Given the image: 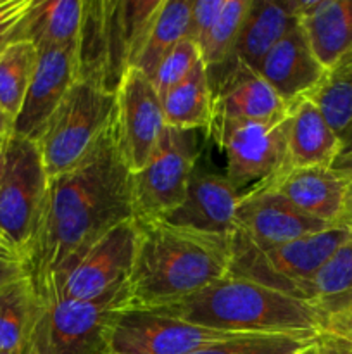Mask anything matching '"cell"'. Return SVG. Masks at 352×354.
Listing matches in <instances>:
<instances>
[{"label": "cell", "instance_id": "cell-21", "mask_svg": "<svg viewBox=\"0 0 352 354\" xmlns=\"http://www.w3.org/2000/svg\"><path fill=\"white\" fill-rule=\"evenodd\" d=\"M297 16L324 69L352 50V0H297Z\"/></svg>", "mask_w": 352, "mask_h": 354}, {"label": "cell", "instance_id": "cell-3", "mask_svg": "<svg viewBox=\"0 0 352 354\" xmlns=\"http://www.w3.org/2000/svg\"><path fill=\"white\" fill-rule=\"evenodd\" d=\"M155 311L230 334L317 335L326 322L314 303L235 275Z\"/></svg>", "mask_w": 352, "mask_h": 354}, {"label": "cell", "instance_id": "cell-10", "mask_svg": "<svg viewBox=\"0 0 352 354\" xmlns=\"http://www.w3.org/2000/svg\"><path fill=\"white\" fill-rule=\"evenodd\" d=\"M137 237L135 218L117 225L52 287L43 301H88L126 287L133 268Z\"/></svg>", "mask_w": 352, "mask_h": 354}, {"label": "cell", "instance_id": "cell-22", "mask_svg": "<svg viewBox=\"0 0 352 354\" xmlns=\"http://www.w3.org/2000/svg\"><path fill=\"white\" fill-rule=\"evenodd\" d=\"M297 24V0H251L231 59L257 69L264 55Z\"/></svg>", "mask_w": 352, "mask_h": 354}, {"label": "cell", "instance_id": "cell-11", "mask_svg": "<svg viewBox=\"0 0 352 354\" xmlns=\"http://www.w3.org/2000/svg\"><path fill=\"white\" fill-rule=\"evenodd\" d=\"M235 335L161 311L124 308L114 322L110 348L117 354H192Z\"/></svg>", "mask_w": 352, "mask_h": 354}, {"label": "cell", "instance_id": "cell-13", "mask_svg": "<svg viewBox=\"0 0 352 354\" xmlns=\"http://www.w3.org/2000/svg\"><path fill=\"white\" fill-rule=\"evenodd\" d=\"M119 145L131 173L147 165L166 128L161 95L148 76L130 68L116 90Z\"/></svg>", "mask_w": 352, "mask_h": 354}, {"label": "cell", "instance_id": "cell-6", "mask_svg": "<svg viewBox=\"0 0 352 354\" xmlns=\"http://www.w3.org/2000/svg\"><path fill=\"white\" fill-rule=\"evenodd\" d=\"M116 118V93L78 80L37 138L48 178L75 168Z\"/></svg>", "mask_w": 352, "mask_h": 354}, {"label": "cell", "instance_id": "cell-4", "mask_svg": "<svg viewBox=\"0 0 352 354\" xmlns=\"http://www.w3.org/2000/svg\"><path fill=\"white\" fill-rule=\"evenodd\" d=\"M351 232L352 228L345 225H335L278 245L254 244L235 232L231 237L230 275L252 280L311 303V280Z\"/></svg>", "mask_w": 352, "mask_h": 354}, {"label": "cell", "instance_id": "cell-41", "mask_svg": "<svg viewBox=\"0 0 352 354\" xmlns=\"http://www.w3.org/2000/svg\"><path fill=\"white\" fill-rule=\"evenodd\" d=\"M12 128H14V120L2 109V107H0V137L12 135Z\"/></svg>", "mask_w": 352, "mask_h": 354}, {"label": "cell", "instance_id": "cell-20", "mask_svg": "<svg viewBox=\"0 0 352 354\" xmlns=\"http://www.w3.org/2000/svg\"><path fill=\"white\" fill-rule=\"evenodd\" d=\"M340 154V137L309 97L289 106L286 168L333 166Z\"/></svg>", "mask_w": 352, "mask_h": 354}, {"label": "cell", "instance_id": "cell-12", "mask_svg": "<svg viewBox=\"0 0 352 354\" xmlns=\"http://www.w3.org/2000/svg\"><path fill=\"white\" fill-rule=\"evenodd\" d=\"M76 64L78 80L116 93L124 73L130 69L119 2L85 0V14L76 44Z\"/></svg>", "mask_w": 352, "mask_h": 354}, {"label": "cell", "instance_id": "cell-28", "mask_svg": "<svg viewBox=\"0 0 352 354\" xmlns=\"http://www.w3.org/2000/svg\"><path fill=\"white\" fill-rule=\"evenodd\" d=\"M309 99L340 137L352 124V50L326 69Z\"/></svg>", "mask_w": 352, "mask_h": 354}, {"label": "cell", "instance_id": "cell-40", "mask_svg": "<svg viewBox=\"0 0 352 354\" xmlns=\"http://www.w3.org/2000/svg\"><path fill=\"white\" fill-rule=\"evenodd\" d=\"M340 225L352 228V178H349V192H347V201H345L344 214H342Z\"/></svg>", "mask_w": 352, "mask_h": 354}, {"label": "cell", "instance_id": "cell-43", "mask_svg": "<svg viewBox=\"0 0 352 354\" xmlns=\"http://www.w3.org/2000/svg\"><path fill=\"white\" fill-rule=\"evenodd\" d=\"M340 142H342V154L352 151V124L340 135Z\"/></svg>", "mask_w": 352, "mask_h": 354}, {"label": "cell", "instance_id": "cell-38", "mask_svg": "<svg viewBox=\"0 0 352 354\" xmlns=\"http://www.w3.org/2000/svg\"><path fill=\"white\" fill-rule=\"evenodd\" d=\"M316 354H352V334L351 335H333L317 334L316 337Z\"/></svg>", "mask_w": 352, "mask_h": 354}, {"label": "cell", "instance_id": "cell-14", "mask_svg": "<svg viewBox=\"0 0 352 354\" xmlns=\"http://www.w3.org/2000/svg\"><path fill=\"white\" fill-rule=\"evenodd\" d=\"M330 228L290 204L271 182L242 194L237 207V232L259 245H278Z\"/></svg>", "mask_w": 352, "mask_h": 354}, {"label": "cell", "instance_id": "cell-42", "mask_svg": "<svg viewBox=\"0 0 352 354\" xmlns=\"http://www.w3.org/2000/svg\"><path fill=\"white\" fill-rule=\"evenodd\" d=\"M9 137H0V183H2L3 171H6V159H7V145H9Z\"/></svg>", "mask_w": 352, "mask_h": 354}, {"label": "cell", "instance_id": "cell-23", "mask_svg": "<svg viewBox=\"0 0 352 354\" xmlns=\"http://www.w3.org/2000/svg\"><path fill=\"white\" fill-rule=\"evenodd\" d=\"M85 0H33L17 26L14 40L40 47H76L81 30Z\"/></svg>", "mask_w": 352, "mask_h": 354}, {"label": "cell", "instance_id": "cell-5", "mask_svg": "<svg viewBox=\"0 0 352 354\" xmlns=\"http://www.w3.org/2000/svg\"><path fill=\"white\" fill-rule=\"evenodd\" d=\"M124 308L128 286L97 299L38 303L28 348L33 354H110L114 322Z\"/></svg>", "mask_w": 352, "mask_h": 354}, {"label": "cell", "instance_id": "cell-19", "mask_svg": "<svg viewBox=\"0 0 352 354\" xmlns=\"http://www.w3.org/2000/svg\"><path fill=\"white\" fill-rule=\"evenodd\" d=\"M255 71L275 88L286 106H292L314 92L326 69L311 50L299 23L264 55Z\"/></svg>", "mask_w": 352, "mask_h": 354}, {"label": "cell", "instance_id": "cell-26", "mask_svg": "<svg viewBox=\"0 0 352 354\" xmlns=\"http://www.w3.org/2000/svg\"><path fill=\"white\" fill-rule=\"evenodd\" d=\"M309 294L324 317L352 299V232L311 280Z\"/></svg>", "mask_w": 352, "mask_h": 354}, {"label": "cell", "instance_id": "cell-44", "mask_svg": "<svg viewBox=\"0 0 352 354\" xmlns=\"http://www.w3.org/2000/svg\"><path fill=\"white\" fill-rule=\"evenodd\" d=\"M0 252H14L12 249L9 248V244L6 242V239L2 237V234H0ZM14 254H17V252H14Z\"/></svg>", "mask_w": 352, "mask_h": 354}, {"label": "cell", "instance_id": "cell-7", "mask_svg": "<svg viewBox=\"0 0 352 354\" xmlns=\"http://www.w3.org/2000/svg\"><path fill=\"white\" fill-rule=\"evenodd\" d=\"M197 159V131L166 128L147 165L131 175L137 220H162L183 203Z\"/></svg>", "mask_w": 352, "mask_h": 354}, {"label": "cell", "instance_id": "cell-1", "mask_svg": "<svg viewBox=\"0 0 352 354\" xmlns=\"http://www.w3.org/2000/svg\"><path fill=\"white\" fill-rule=\"evenodd\" d=\"M131 175L114 118L75 168L48 178L33 235L23 252L26 279L38 303L104 235L137 218Z\"/></svg>", "mask_w": 352, "mask_h": 354}, {"label": "cell", "instance_id": "cell-46", "mask_svg": "<svg viewBox=\"0 0 352 354\" xmlns=\"http://www.w3.org/2000/svg\"><path fill=\"white\" fill-rule=\"evenodd\" d=\"M21 351H23V349H21ZM21 351H17V353H0V354H21Z\"/></svg>", "mask_w": 352, "mask_h": 354}, {"label": "cell", "instance_id": "cell-29", "mask_svg": "<svg viewBox=\"0 0 352 354\" xmlns=\"http://www.w3.org/2000/svg\"><path fill=\"white\" fill-rule=\"evenodd\" d=\"M38 48L31 41L17 40L0 54V107L12 120L19 114L26 97Z\"/></svg>", "mask_w": 352, "mask_h": 354}, {"label": "cell", "instance_id": "cell-30", "mask_svg": "<svg viewBox=\"0 0 352 354\" xmlns=\"http://www.w3.org/2000/svg\"><path fill=\"white\" fill-rule=\"evenodd\" d=\"M317 335L238 334L192 354H307L316 348Z\"/></svg>", "mask_w": 352, "mask_h": 354}, {"label": "cell", "instance_id": "cell-15", "mask_svg": "<svg viewBox=\"0 0 352 354\" xmlns=\"http://www.w3.org/2000/svg\"><path fill=\"white\" fill-rule=\"evenodd\" d=\"M216 71H219V76L211 82L214 95L213 124L282 120L289 114V106L275 88L245 62L231 59Z\"/></svg>", "mask_w": 352, "mask_h": 354}, {"label": "cell", "instance_id": "cell-34", "mask_svg": "<svg viewBox=\"0 0 352 354\" xmlns=\"http://www.w3.org/2000/svg\"><path fill=\"white\" fill-rule=\"evenodd\" d=\"M224 0H193L192 14H190V26H188V40L199 47L206 41L211 28L216 23V17L223 7Z\"/></svg>", "mask_w": 352, "mask_h": 354}, {"label": "cell", "instance_id": "cell-8", "mask_svg": "<svg viewBox=\"0 0 352 354\" xmlns=\"http://www.w3.org/2000/svg\"><path fill=\"white\" fill-rule=\"evenodd\" d=\"M47 187L48 173L37 142L10 135L0 183V234L21 258L33 235Z\"/></svg>", "mask_w": 352, "mask_h": 354}, {"label": "cell", "instance_id": "cell-18", "mask_svg": "<svg viewBox=\"0 0 352 354\" xmlns=\"http://www.w3.org/2000/svg\"><path fill=\"white\" fill-rule=\"evenodd\" d=\"M268 182L307 216L330 227L340 225L347 201L349 178L331 166L286 168Z\"/></svg>", "mask_w": 352, "mask_h": 354}, {"label": "cell", "instance_id": "cell-39", "mask_svg": "<svg viewBox=\"0 0 352 354\" xmlns=\"http://www.w3.org/2000/svg\"><path fill=\"white\" fill-rule=\"evenodd\" d=\"M331 168L337 169L338 173L345 175L347 178H352V151L338 156L337 161L333 162V166H331Z\"/></svg>", "mask_w": 352, "mask_h": 354}, {"label": "cell", "instance_id": "cell-17", "mask_svg": "<svg viewBox=\"0 0 352 354\" xmlns=\"http://www.w3.org/2000/svg\"><path fill=\"white\" fill-rule=\"evenodd\" d=\"M242 192L226 175L204 171L195 166L183 203L162 218L176 227L230 239L237 232V207Z\"/></svg>", "mask_w": 352, "mask_h": 354}, {"label": "cell", "instance_id": "cell-24", "mask_svg": "<svg viewBox=\"0 0 352 354\" xmlns=\"http://www.w3.org/2000/svg\"><path fill=\"white\" fill-rule=\"evenodd\" d=\"M161 100L168 127L178 130H209L214 118V95L204 61L183 82L166 92Z\"/></svg>", "mask_w": 352, "mask_h": 354}, {"label": "cell", "instance_id": "cell-33", "mask_svg": "<svg viewBox=\"0 0 352 354\" xmlns=\"http://www.w3.org/2000/svg\"><path fill=\"white\" fill-rule=\"evenodd\" d=\"M202 61L199 47L192 40L185 38L179 41L171 52L164 57V61L159 64L157 71L152 76L155 90L159 95H164L166 92L178 85L179 82L186 78L190 73L195 69V66Z\"/></svg>", "mask_w": 352, "mask_h": 354}, {"label": "cell", "instance_id": "cell-37", "mask_svg": "<svg viewBox=\"0 0 352 354\" xmlns=\"http://www.w3.org/2000/svg\"><path fill=\"white\" fill-rule=\"evenodd\" d=\"M321 332H324V334H333V335L352 334V299L349 301L347 304H344L340 310L328 315L326 322H324V327Z\"/></svg>", "mask_w": 352, "mask_h": 354}, {"label": "cell", "instance_id": "cell-2", "mask_svg": "<svg viewBox=\"0 0 352 354\" xmlns=\"http://www.w3.org/2000/svg\"><path fill=\"white\" fill-rule=\"evenodd\" d=\"M137 228L128 280L130 308L171 306L230 275V239L176 227L166 220H137Z\"/></svg>", "mask_w": 352, "mask_h": 354}, {"label": "cell", "instance_id": "cell-36", "mask_svg": "<svg viewBox=\"0 0 352 354\" xmlns=\"http://www.w3.org/2000/svg\"><path fill=\"white\" fill-rule=\"evenodd\" d=\"M21 279H26L23 258L14 252H0V292Z\"/></svg>", "mask_w": 352, "mask_h": 354}, {"label": "cell", "instance_id": "cell-35", "mask_svg": "<svg viewBox=\"0 0 352 354\" xmlns=\"http://www.w3.org/2000/svg\"><path fill=\"white\" fill-rule=\"evenodd\" d=\"M33 0H0V54L12 44L17 26Z\"/></svg>", "mask_w": 352, "mask_h": 354}, {"label": "cell", "instance_id": "cell-47", "mask_svg": "<svg viewBox=\"0 0 352 354\" xmlns=\"http://www.w3.org/2000/svg\"><path fill=\"white\" fill-rule=\"evenodd\" d=\"M110 354H117V353H110Z\"/></svg>", "mask_w": 352, "mask_h": 354}, {"label": "cell", "instance_id": "cell-25", "mask_svg": "<svg viewBox=\"0 0 352 354\" xmlns=\"http://www.w3.org/2000/svg\"><path fill=\"white\" fill-rule=\"evenodd\" d=\"M192 0H162L148 31L147 41L133 68L152 80L166 55L188 38Z\"/></svg>", "mask_w": 352, "mask_h": 354}, {"label": "cell", "instance_id": "cell-27", "mask_svg": "<svg viewBox=\"0 0 352 354\" xmlns=\"http://www.w3.org/2000/svg\"><path fill=\"white\" fill-rule=\"evenodd\" d=\"M38 301L28 279L0 292V353H17L26 346Z\"/></svg>", "mask_w": 352, "mask_h": 354}, {"label": "cell", "instance_id": "cell-32", "mask_svg": "<svg viewBox=\"0 0 352 354\" xmlns=\"http://www.w3.org/2000/svg\"><path fill=\"white\" fill-rule=\"evenodd\" d=\"M162 0H123L119 2L121 28L128 50V64L133 68L147 41L148 31Z\"/></svg>", "mask_w": 352, "mask_h": 354}, {"label": "cell", "instance_id": "cell-16", "mask_svg": "<svg viewBox=\"0 0 352 354\" xmlns=\"http://www.w3.org/2000/svg\"><path fill=\"white\" fill-rule=\"evenodd\" d=\"M78 82L76 47H40L33 76L12 133L37 142L45 124Z\"/></svg>", "mask_w": 352, "mask_h": 354}, {"label": "cell", "instance_id": "cell-9", "mask_svg": "<svg viewBox=\"0 0 352 354\" xmlns=\"http://www.w3.org/2000/svg\"><path fill=\"white\" fill-rule=\"evenodd\" d=\"M209 133L224 152V175L238 192L268 182L286 168L289 114L282 120L213 124Z\"/></svg>", "mask_w": 352, "mask_h": 354}, {"label": "cell", "instance_id": "cell-45", "mask_svg": "<svg viewBox=\"0 0 352 354\" xmlns=\"http://www.w3.org/2000/svg\"><path fill=\"white\" fill-rule=\"evenodd\" d=\"M21 354H33V353H31V349L28 348V342H26V346L23 348V351H21Z\"/></svg>", "mask_w": 352, "mask_h": 354}, {"label": "cell", "instance_id": "cell-31", "mask_svg": "<svg viewBox=\"0 0 352 354\" xmlns=\"http://www.w3.org/2000/svg\"><path fill=\"white\" fill-rule=\"evenodd\" d=\"M251 0H224L216 23L211 28L206 41L200 47V55L207 71H216L231 61L235 44L240 35L242 23L247 14Z\"/></svg>", "mask_w": 352, "mask_h": 354}]
</instances>
